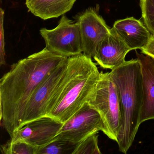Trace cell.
<instances>
[{"label":"cell","instance_id":"6da1fadb","mask_svg":"<svg viewBox=\"0 0 154 154\" xmlns=\"http://www.w3.org/2000/svg\"><path fill=\"white\" fill-rule=\"evenodd\" d=\"M68 57L45 48L13 64L0 80V120L11 137L22 126L27 104L46 77Z\"/></svg>","mask_w":154,"mask_h":154},{"label":"cell","instance_id":"7a4b0ae2","mask_svg":"<svg viewBox=\"0 0 154 154\" xmlns=\"http://www.w3.org/2000/svg\"><path fill=\"white\" fill-rule=\"evenodd\" d=\"M100 74L96 64L85 54L68 57L65 74L49 103L46 116L66 122L88 102Z\"/></svg>","mask_w":154,"mask_h":154},{"label":"cell","instance_id":"3957f363","mask_svg":"<svg viewBox=\"0 0 154 154\" xmlns=\"http://www.w3.org/2000/svg\"><path fill=\"white\" fill-rule=\"evenodd\" d=\"M119 91L122 113L121 128L116 142L126 154L139 128L142 103L141 71L137 58L125 61L110 72Z\"/></svg>","mask_w":154,"mask_h":154},{"label":"cell","instance_id":"277c9868","mask_svg":"<svg viewBox=\"0 0 154 154\" xmlns=\"http://www.w3.org/2000/svg\"><path fill=\"white\" fill-rule=\"evenodd\" d=\"M88 103L100 113L103 133L117 141L121 128L122 113L119 91L110 72H100Z\"/></svg>","mask_w":154,"mask_h":154},{"label":"cell","instance_id":"5b68a950","mask_svg":"<svg viewBox=\"0 0 154 154\" xmlns=\"http://www.w3.org/2000/svg\"><path fill=\"white\" fill-rule=\"evenodd\" d=\"M40 34L48 50L69 57L82 53L79 24L74 23L65 15L62 16L58 26L52 29L43 28Z\"/></svg>","mask_w":154,"mask_h":154},{"label":"cell","instance_id":"8992f818","mask_svg":"<svg viewBox=\"0 0 154 154\" xmlns=\"http://www.w3.org/2000/svg\"><path fill=\"white\" fill-rule=\"evenodd\" d=\"M68 58L51 72L35 90L26 106L21 127L46 116L49 103L65 74Z\"/></svg>","mask_w":154,"mask_h":154},{"label":"cell","instance_id":"52a82bcc","mask_svg":"<svg viewBox=\"0 0 154 154\" xmlns=\"http://www.w3.org/2000/svg\"><path fill=\"white\" fill-rule=\"evenodd\" d=\"M103 129L100 113L87 102L63 124L54 138L77 144L94 133L103 132Z\"/></svg>","mask_w":154,"mask_h":154},{"label":"cell","instance_id":"ba28073f","mask_svg":"<svg viewBox=\"0 0 154 154\" xmlns=\"http://www.w3.org/2000/svg\"><path fill=\"white\" fill-rule=\"evenodd\" d=\"M76 20L80 29L82 53L91 58L94 57L97 47L110 33L111 29L92 8L77 16Z\"/></svg>","mask_w":154,"mask_h":154},{"label":"cell","instance_id":"9c48e42d","mask_svg":"<svg viewBox=\"0 0 154 154\" xmlns=\"http://www.w3.org/2000/svg\"><path fill=\"white\" fill-rule=\"evenodd\" d=\"M63 124L51 117L45 116L26 123L9 140L25 141L38 150L54 140Z\"/></svg>","mask_w":154,"mask_h":154},{"label":"cell","instance_id":"30bf717a","mask_svg":"<svg viewBox=\"0 0 154 154\" xmlns=\"http://www.w3.org/2000/svg\"><path fill=\"white\" fill-rule=\"evenodd\" d=\"M130 51L126 44L111 31L98 46L93 58L101 67L112 70L125 63L126 55Z\"/></svg>","mask_w":154,"mask_h":154},{"label":"cell","instance_id":"8fae6325","mask_svg":"<svg viewBox=\"0 0 154 154\" xmlns=\"http://www.w3.org/2000/svg\"><path fill=\"white\" fill-rule=\"evenodd\" d=\"M111 31L116 34L131 50L143 48L152 35L145 25L133 17L117 20Z\"/></svg>","mask_w":154,"mask_h":154},{"label":"cell","instance_id":"7c38bea8","mask_svg":"<svg viewBox=\"0 0 154 154\" xmlns=\"http://www.w3.org/2000/svg\"><path fill=\"white\" fill-rule=\"evenodd\" d=\"M140 63L142 103L140 123L154 120V60L136 52Z\"/></svg>","mask_w":154,"mask_h":154},{"label":"cell","instance_id":"4fadbf2b","mask_svg":"<svg viewBox=\"0 0 154 154\" xmlns=\"http://www.w3.org/2000/svg\"><path fill=\"white\" fill-rule=\"evenodd\" d=\"M76 0H26L29 11L44 20L58 18L70 11Z\"/></svg>","mask_w":154,"mask_h":154},{"label":"cell","instance_id":"5bb4252c","mask_svg":"<svg viewBox=\"0 0 154 154\" xmlns=\"http://www.w3.org/2000/svg\"><path fill=\"white\" fill-rule=\"evenodd\" d=\"M77 144L54 138L50 143L38 150L37 154H73Z\"/></svg>","mask_w":154,"mask_h":154},{"label":"cell","instance_id":"9a60e30c","mask_svg":"<svg viewBox=\"0 0 154 154\" xmlns=\"http://www.w3.org/2000/svg\"><path fill=\"white\" fill-rule=\"evenodd\" d=\"M1 149L4 154H37L38 151L36 148L22 140L15 142L8 140L2 145Z\"/></svg>","mask_w":154,"mask_h":154},{"label":"cell","instance_id":"2e32d148","mask_svg":"<svg viewBox=\"0 0 154 154\" xmlns=\"http://www.w3.org/2000/svg\"><path fill=\"white\" fill-rule=\"evenodd\" d=\"M97 134L94 133L78 143L73 154H101L98 146Z\"/></svg>","mask_w":154,"mask_h":154},{"label":"cell","instance_id":"e0dca14e","mask_svg":"<svg viewBox=\"0 0 154 154\" xmlns=\"http://www.w3.org/2000/svg\"><path fill=\"white\" fill-rule=\"evenodd\" d=\"M140 5L145 26L154 36V0H140Z\"/></svg>","mask_w":154,"mask_h":154},{"label":"cell","instance_id":"ac0fdd59","mask_svg":"<svg viewBox=\"0 0 154 154\" xmlns=\"http://www.w3.org/2000/svg\"><path fill=\"white\" fill-rule=\"evenodd\" d=\"M4 11L0 9V65H5V37H4Z\"/></svg>","mask_w":154,"mask_h":154},{"label":"cell","instance_id":"d6986e66","mask_svg":"<svg viewBox=\"0 0 154 154\" xmlns=\"http://www.w3.org/2000/svg\"><path fill=\"white\" fill-rule=\"evenodd\" d=\"M141 53L154 60V36L151 35L147 44L141 49Z\"/></svg>","mask_w":154,"mask_h":154}]
</instances>
